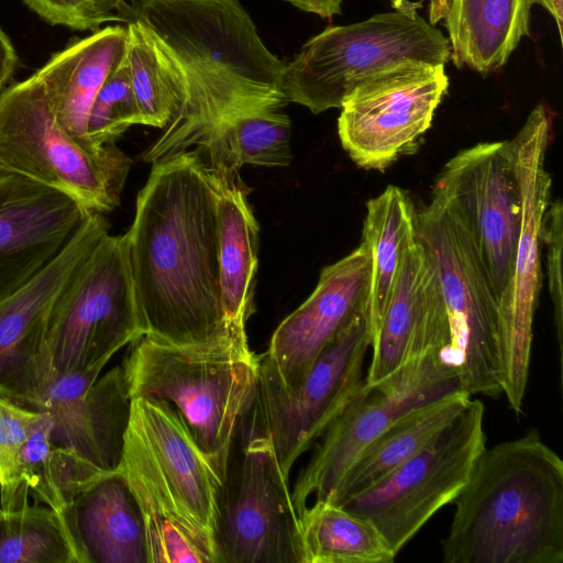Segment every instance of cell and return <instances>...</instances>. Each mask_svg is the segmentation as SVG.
<instances>
[{"instance_id": "6da1fadb", "label": "cell", "mask_w": 563, "mask_h": 563, "mask_svg": "<svg viewBox=\"0 0 563 563\" xmlns=\"http://www.w3.org/2000/svg\"><path fill=\"white\" fill-rule=\"evenodd\" d=\"M150 34L175 86L177 110L143 161L209 152L242 114L283 109L285 64L238 0H130L117 13Z\"/></svg>"}, {"instance_id": "7a4b0ae2", "label": "cell", "mask_w": 563, "mask_h": 563, "mask_svg": "<svg viewBox=\"0 0 563 563\" xmlns=\"http://www.w3.org/2000/svg\"><path fill=\"white\" fill-rule=\"evenodd\" d=\"M124 238L142 335L195 344L223 333L217 190L196 150L153 163Z\"/></svg>"}, {"instance_id": "3957f363", "label": "cell", "mask_w": 563, "mask_h": 563, "mask_svg": "<svg viewBox=\"0 0 563 563\" xmlns=\"http://www.w3.org/2000/svg\"><path fill=\"white\" fill-rule=\"evenodd\" d=\"M453 504L446 563L563 562V462L536 430L485 448Z\"/></svg>"}, {"instance_id": "277c9868", "label": "cell", "mask_w": 563, "mask_h": 563, "mask_svg": "<svg viewBox=\"0 0 563 563\" xmlns=\"http://www.w3.org/2000/svg\"><path fill=\"white\" fill-rule=\"evenodd\" d=\"M117 472L143 517L147 563H218L225 476L168 404L133 398Z\"/></svg>"}, {"instance_id": "5b68a950", "label": "cell", "mask_w": 563, "mask_h": 563, "mask_svg": "<svg viewBox=\"0 0 563 563\" xmlns=\"http://www.w3.org/2000/svg\"><path fill=\"white\" fill-rule=\"evenodd\" d=\"M122 368L130 398L168 404L225 476L235 434L255 397L258 356L224 332L195 344L148 335L131 343Z\"/></svg>"}, {"instance_id": "8992f818", "label": "cell", "mask_w": 563, "mask_h": 563, "mask_svg": "<svg viewBox=\"0 0 563 563\" xmlns=\"http://www.w3.org/2000/svg\"><path fill=\"white\" fill-rule=\"evenodd\" d=\"M131 167L114 143L90 148L56 120L34 74L0 92V176H18L57 190L88 212L120 203Z\"/></svg>"}, {"instance_id": "52a82bcc", "label": "cell", "mask_w": 563, "mask_h": 563, "mask_svg": "<svg viewBox=\"0 0 563 563\" xmlns=\"http://www.w3.org/2000/svg\"><path fill=\"white\" fill-rule=\"evenodd\" d=\"M450 43L415 9L377 13L362 22L329 26L285 64L280 90L318 114L341 108L363 80L406 60L445 65Z\"/></svg>"}, {"instance_id": "ba28073f", "label": "cell", "mask_w": 563, "mask_h": 563, "mask_svg": "<svg viewBox=\"0 0 563 563\" xmlns=\"http://www.w3.org/2000/svg\"><path fill=\"white\" fill-rule=\"evenodd\" d=\"M416 236L430 252L443 292L446 367L468 396L503 395L498 300L467 229L441 197L416 212Z\"/></svg>"}, {"instance_id": "9c48e42d", "label": "cell", "mask_w": 563, "mask_h": 563, "mask_svg": "<svg viewBox=\"0 0 563 563\" xmlns=\"http://www.w3.org/2000/svg\"><path fill=\"white\" fill-rule=\"evenodd\" d=\"M552 117L537 106L514 139L507 141L520 195V229L514 269L498 300L503 395L519 415L528 385L533 318L541 288V243L552 180L545 168Z\"/></svg>"}, {"instance_id": "30bf717a", "label": "cell", "mask_w": 563, "mask_h": 563, "mask_svg": "<svg viewBox=\"0 0 563 563\" xmlns=\"http://www.w3.org/2000/svg\"><path fill=\"white\" fill-rule=\"evenodd\" d=\"M484 405L472 397L427 445L340 505L371 521L397 556L442 507L453 503L486 448Z\"/></svg>"}, {"instance_id": "8fae6325", "label": "cell", "mask_w": 563, "mask_h": 563, "mask_svg": "<svg viewBox=\"0 0 563 563\" xmlns=\"http://www.w3.org/2000/svg\"><path fill=\"white\" fill-rule=\"evenodd\" d=\"M141 335L125 238L108 233L56 301L36 369L104 368L118 351Z\"/></svg>"}, {"instance_id": "7c38bea8", "label": "cell", "mask_w": 563, "mask_h": 563, "mask_svg": "<svg viewBox=\"0 0 563 563\" xmlns=\"http://www.w3.org/2000/svg\"><path fill=\"white\" fill-rule=\"evenodd\" d=\"M372 333L367 306L319 356L301 384L287 389L265 353L258 356L251 428L267 437L283 474L321 437L363 383Z\"/></svg>"}, {"instance_id": "4fadbf2b", "label": "cell", "mask_w": 563, "mask_h": 563, "mask_svg": "<svg viewBox=\"0 0 563 563\" xmlns=\"http://www.w3.org/2000/svg\"><path fill=\"white\" fill-rule=\"evenodd\" d=\"M461 391L456 376L429 354L409 360L374 385L364 380L332 420L306 467L299 473L291 498L299 515L313 501L329 500L358 454L395 419L409 409Z\"/></svg>"}, {"instance_id": "5bb4252c", "label": "cell", "mask_w": 563, "mask_h": 563, "mask_svg": "<svg viewBox=\"0 0 563 563\" xmlns=\"http://www.w3.org/2000/svg\"><path fill=\"white\" fill-rule=\"evenodd\" d=\"M448 88L444 65L406 60L373 74L340 108L342 147L357 166L386 169L415 151Z\"/></svg>"}, {"instance_id": "9a60e30c", "label": "cell", "mask_w": 563, "mask_h": 563, "mask_svg": "<svg viewBox=\"0 0 563 563\" xmlns=\"http://www.w3.org/2000/svg\"><path fill=\"white\" fill-rule=\"evenodd\" d=\"M227 476L216 531L218 563H302L299 517L271 440L252 428Z\"/></svg>"}, {"instance_id": "2e32d148", "label": "cell", "mask_w": 563, "mask_h": 563, "mask_svg": "<svg viewBox=\"0 0 563 563\" xmlns=\"http://www.w3.org/2000/svg\"><path fill=\"white\" fill-rule=\"evenodd\" d=\"M472 236L497 300L510 282L520 229V195L507 141L454 155L433 187Z\"/></svg>"}, {"instance_id": "e0dca14e", "label": "cell", "mask_w": 563, "mask_h": 563, "mask_svg": "<svg viewBox=\"0 0 563 563\" xmlns=\"http://www.w3.org/2000/svg\"><path fill=\"white\" fill-rule=\"evenodd\" d=\"M59 373L38 366L22 405L46 415L55 442L95 467L114 473L119 466L131 398L123 368Z\"/></svg>"}, {"instance_id": "ac0fdd59", "label": "cell", "mask_w": 563, "mask_h": 563, "mask_svg": "<svg viewBox=\"0 0 563 563\" xmlns=\"http://www.w3.org/2000/svg\"><path fill=\"white\" fill-rule=\"evenodd\" d=\"M108 233L104 214L88 213L49 263L0 300V395L22 405L36 378L37 358L53 308L75 273Z\"/></svg>"}, {"instance_id": "d6986e66", "label": "cell", "mask_w": 563, "mask_h": 563, "mask_svg": "<svg viewBox=\"0 0 563 563\" xmlns=\"http://www.w3.org/2000/svg\"><path fill=\"white\" fill-rule=\"evenodd\" d=\"M371 258L364 243L325 266L311 295L275 329L264 352L287 389L297 388L327 346L367 306Z\"/></svg>"}, {"instance_id": "ffe728a7", "label": "cell", "mask_w": 563, "mask_h": 563, "mask_svg": "<svg viewBox=\"0 0 563 563\" xmlns=\"http://www.w3.org/2000/svg\"><path fill=\"white\" fill-rule=\"evenodd\" d=\"M449 339L437 266L416 236L402 253L390 297L372 336L364 384L379 383L411 358L442 352Z\"/></svg>"}, {"instance_id": "44dd1931", "label": "cell", "mask_w": 563, "mask_h": 563, "mask_svg": "<svg viewBox=\"0 0 563 563\" xmlns=\"http://www.w3.org/2000/svg\"><path fill=\"white\" fill-rule=\"evenodd\" d=\"M88 213L57 190L0 176V300L49 263Z\"/></svg>"}, {"instance_id": "7402d4cb", "label": "cell", "mask_w": 563, "mask_h": 563, "mask_svg": "<svg viewBox=\"0 0 563 563\" xmlns=\"http://www.w3.org/2000/svg\"><path fill=\"white\" fill-rule=\"evenodd\" d=\"M210 169L217 190L222 329L233 339L247 341L245 329L254 311L260 228L247 200L249 188L238 170Z\"/></svg>"}, {"instance_id": "603a6c76", "label": "cell", "mask_w": 563, "mask_h": 563, "mask_svg": "<svg viewBox=\"0 0 563 563\" xmlns=\"http://www.w3.org/2000/svg\"><path fill=\"white\" fill-rule=\"evenodd\" d=\"M126 27L108 25L69 42L49 57L35 75L41 79L58 123L80 144L93 100L126 52Z\"/></svg>"}, {"instance_id": "cb8c5ba5", "label": "cell", "mask_w": 563, "mask_h": 563, "mask_svg": "<svg viewBox=\"0 0 563 563\" xmlns=\"http://www.w3.org/2000/svg\"><path fill=\"white\" fill-rule=\"evenodd\" d=\"M71 518L88 563H147L143 517L118 472L84 492Z\"/></svg>"}, {"instance_id": "d4e9b609", "label": "cell", "mask_w": 563, "mask_h": 563, "mask_svg": "<svg viewBox=\"0 0 563 563\" xmlns=\"http://www.w3.org/2000/svg\"><path fill=\"white\" fill-rule=\"evenodd\" d=\"M534 0H450L445 20L450 57L481 74L501 68L529 36Z\"/></svg>"}, {"instance_id": "484cf974", "label": "cell", "mask_w": 563, "mask_h": 563, "mask_svg": "<svg viewBox=\"0 0 563 563\" xmlns=\"http://www.w3.org/2000/svg\"><path fill=\"white\" fill-rule=\"evenodd\" d=\"M112 473H106L75 451L58 444L52 438V423L42 415L19 455L10 503L4 510L24 504L49 507L71 519L76 499L97 482Z\"/></svg>"}, {"instance_id": "4316f807", "label": "cell", "mask_w": 563, "mask_h": 563, "mask_svg": "<svg viewBox=\"0 0 563 563\" xmlns=\"http://www.w3.org/2000/svg\"><path fill=\"white\" fill-rule=\"evenodd\" d=\"M471 396L452 393L395 419L347 468L329 501L340 504L371 487L427 445L464 408Z\"/></svg>"}, {"instance_id": "83f0119b", "label": "cell", "mask_w": 563, "mask_h": 563, "mask_svg": "<svg viewBox=\"0 0 563 563\" xmlns=\"http://www.w3.org/2000/svg\"><path fill=\"white\" fill-rule=\"evenodd\" d=\"M416 212L410 196L394 185L366 202L361 242L371 258L367 313L372 336L390 297L402 253L416 238Z\"/></svg>"}, {"instance_id": "f1b7e54d", "label": "cell", "mask_w": 563, "mask_h": 563, "mask_svg": "<svg viewBox=\"0 0 563 563\" xmlns=\"http://www.w3.org/2000/svg\"><path fill=\"white\" fill-rule=\"evenodd\" d=\"M302 563H391L396 555L377 528L329 500L299 515Z\"/></svg>"}, {"instance_id": "f546056e", "label": "cell", "mask_w": 563, "mask_h": 563, "mask_svg": "<svg viewBox=\"0 0 563 563\" xmlns=\"http://www.w3.org/2000/svg\"><path fill=\"white\" fill-rule=\"evenodd\" d=\"M0 563H88L70 518L43 505L0 514Z\"/></svg>"}, {"instance_id": "4dcf8cb0", "label": "cell", "mask_w": 563, "mask_h": 563, "mask_svg": "<svg viewBox=\"0 0 563 563\" xmlns=\"http://www.w3.org/2000/svg\"><path fill=\"white\" fill-rule=\"evenodd\" d=\"M125 24V54L141 124L164 129L177 110L175 86L146 30L136 21Z\"/></svg>"}, {"instance_id": "1f68e13d", "label": "cell", "mask_w": 563, "mask_h": 563, "mask_svg": "<svg viewBox=\"0 0 563 563\" xmlns=\"http://www.w3.org/2000/svg\"><path fill=\"white\" fill-rule=\"evenodd\" d=\"M133 124H141V115L125 54L93 100L87 122V137L96 147L113 144Z\"/></svg>"}, {"instance_id": "d6a6232c", "label": "cell", "mask_w": 563, "mask_h": 563, "mask_svg": "<svg viewBox=\"0 0 563 563\" xmlns=\"http://www.w3.org/2000/svg\"><path fill=\"white\" fill-rule=\"evenodd\" d=\"M42 412L0 395V505L7 509L19 455Z\"/></svg>"}, {"instance_id": "836d02e7", "label": "cell", "mask_w": 563, "mask_h": 563, "mask_svg": "<svg viewBox=\"0 0 563 563\" xmlns=\"http://www.w3.org/2000/svg\"><path fill=\"white\" fill-rule=\"evenodd\" d=\"M547 244V276L549 292L553 306V323L558 340L560 366L563 354V291H562V245H563V205L560 199L550 202L543 231Z\"/></svg>"}, {"instance_id": "e575fe53", "label": "cell", "mask_w": 563, "mask_h": 563, "mask_svg": "<svg viewBox=\"0 0 563 563\" xmlns=\"http://www.w3.org/2000/svg\"><path fill=\"white\" fill-rule=\"evenodd\" d=\"M52 25L77 31H98L103 23L119 21L115 14L99 11L91 0H22Z\"/></svg>"}, {"instance_id": "d590c367", "label": "cell", "mask_w": 563, "mask_h": 563, "mask_svg": "<svg viewBox=\"0 0 563 563\" xmlns=\"http://www.w3.org/2000/svg\"><path fill=\"white\" fill-rule=\"evenodd\" d=\"M18 65V54L11 40L0 27V92L7 87Z\"/></svg>"}, {"instance_id": "8d00e7d4", "label": "cell", "mask_w": 563, "mask_h": 563, "mask_svg": "<svg viewBox=\"0 0 563 563\" xmlns=\"http://www.w3.org/2000/svg\"><path fill=\"white\" fill-rule=\"evenodd\" d=\"M299 10L314 13L321 18H331L342 12L343 0H284Z\"/></svg>"}, {"instance_id": "74e56055", "label": "cell", "mask_w": 563, "mask_h": 563, "mask_svg": "<svg viewBox=\"0 0 563 563\" xmlns=\"http://www.w3.org/2000/svg\"><path fill=\"white\" fill-rule=\"evenodd\" d=\"M541 4L547 9L554 18L560 38L562 40V26H563V0H534V3Z\"/></svg>"}, {"instance_id": "f35d334b", "label": "cell", "mask_w": 563, "mask_h": 563, "mask_svg": "<svg viewBox=\"0 0 563 563\" xmlns=\"http://www.w3.org/2000/svg\"><path fill=\"white\" fill-rule=\"evenodd\" d=\"M450 0H429V23L434 25L443 20L449 9Z\"/></svg>"}, {"instance_id": "ab89813d", "label": "cell", "mask_w": 563, "mask_h": 563, "mask_svg": "<svg viewBox=\"0 0 563 563\" xmlns=\"http://www.w3.org/2000/svg\"><path fill=\"white\" fill-rule=\"evenodd\" d=\"M96 8L106 14H115L123 9L126 0H91Z\"/></svg>"}, {"instance_id": "60d3db41", "label": "cell", "mask_w": 563, "mask_h": 563, "mask_svg": "<svg viewBox=\"0 0 563 563\" xmlns=\"http://www.w3.org/2000/svg\"><path fill=\"white\" fill-rule=\"evenodd\" d=\"M2 512V508H1V505H0V514Z\"/></svg>"}]
</instances>
